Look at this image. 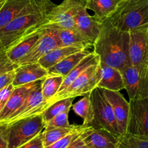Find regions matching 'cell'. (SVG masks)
<instances>
[{
	"mask_svg": "<svg viewBox=\"0 0 148 148\" xmlns=\"http://www.w3.org/2000/svg\"><path fill=\"white\" fill-rule=\"evenodd\" d=\"M118 0H86V8L94 12V17L102 23L115 10Z\"/></svg>",
	"mask_w": 148,
	"mask_h": 148,
	"instance_id": "24",
	"label": "cell"
},
{
	"mask_svg": "<svg viewBox=\"0 0 148 148\" xmlns=\"http://www.w3.org/2000/svg\"><path fill=\"white\" fill-rule=\"evenodd\" d=\"M12 85L14 88L43 79L48 75V70L39 62L20 65L15 69Z\"/></svg>",
	"mask_w": 148,
	"mask_h": 148,
	"instance_id": "17",
	"label": "cell"
},
{
	"mask_svg": "<svg viewBox=\"0 0 148 148\" xmlns=\"http://www.w3.org/2000/svg\"><path fill=\"white\" fill-rule=\"evenodd\" d=\"M89 53L87 49L79 51L65 57L57 64L48 69V73L59 75L65 77Z\"/></svg>",
	"mask_w": 148,
	"mask_h": 148,
	"instance_id": "22",
	"label": "cell"
},
{
	"mask_svg": "<svg viewBox=\"0 0 148 148\" xmlns=\"http://www.w3.org/2000/svg\"><path fill=\"white\" fill-rule=\"evenodd\" d=\"M8 124V148H17L44 130L41 114L25 117Z\"/></svg>",
	"mask_w": 148,
	"mask_h": 148,
	"instance_id": "4",
	"label": "cell"
},
{
	"mask_svg": "<svg viewBox=\"0 0 148 148\" xmlns=\"http://www.w3.org/2000/svg\"><path fill=\"white\" fill-rule=\"evenodd\" d=\"M41 27L52 29L59 46H75L83 49H87L93 46L75 30L60 28L52 25H44Z\"/></svg>",
	"mask_w": 148,
	"mask_h": 148,
	"instance_id": "20",
	"label": "cell"
},
{
	"mask_svg": "<svg viewBox=\"0 0 148 148\" xmlns=\"http://www.w3.org/2000/svg\"><path fill=\"white\" fill-rule=\"evenodd\" d=\"M118 1H120V0H118Z\"/></svg>",
	"mask_w": 148,
	"mask_h": 148,
	"instance_id": "40",
	"label": "cell"
},
{
	"mask_svg": "<svg viewBox=\"0 0 148 148\" xmlns=\"http://www.w3.org/2000/svg\"><path fill=\"white\" fill-rule=\"evenodd\" d=\"M42 132L17 148H44L43 143V133Z\"/></svg>",
	"mask_w": 148,
	"mask_h": 148,
	"instance_id": "33",
	"label": "cell"
},
{
	"mask_svg": "<svg viewBox=\"0 0 148 148\" xmlns=\"http://www.w3.org/2000/svg\"><path fill=\"white\" fill-rule=\"evenodd\" d=\"M129 101L148 98V69L128 64L120 70Z\"/></svg>",
	"mask_w": 148,
	"mask_h": 148,
	"instance_id": "8",
	"label": "cell"
},
{
	"mask_svg": "<svg viewBox=\"0 0 148 148\" xmlns=\"http://www.w3.org/2000/svg\"><path fill=\"white\" fill-rule=\"evenodd\" d=\"M4 1H5V0H0V10H1V7H2L3 4H4Z\"/></svg>",
	"mask_w": 148,
	"mask_h": 148,
	"instance_id": "39",
	"label": "cell"
},
{
	"mask_svg": "<svg viewBox=\"0 0 148 148\" xmlns=\"http://www.w3.org/2000/svg\"><path fill=\"white\" fill-rule=\"evenodd\" d=\"M73 110L75 114L83 119V125L91 126L94 121V113L89 95H86L84 98L72 105Z\"/></svg>",
	"mask_w": 148,
	"mask_h": 148,
	"instance_id": "26",
	"label": "cell"
},
{
	"mask_svg": "<svg viewBox=\"0 0 148 148\" xmlns=\"http://www.w3.org/2000/svg\"><path fill=\"white\" fill-rule=\"evenodd\" d=\"M41 35V29L39 27L37 30L26 35L18 41L6 49V53L9 59L12 63L18 66L19 62L31 50L33 46L40 38Z\"/></svg>",
	"mask_w": 148,
	"mask_h": 148,
	"instance_id": "18",
	"label": "cell"
},
{
	"mask_svg": "<svg viewBox=\"0 0 148 148\" xmlns=\"http://www.w3.org/2000/svg\"><path fill=\"white\" fill-rule=\"evenodd\" d=\"M99 63L89 66L82 74H81L66 89L53 97L46 104L45 108L58 100L67 98H75L77 96L89 95L90 92L97 87L100 79Z\"/></svg>",
	"mask_w": 148,
	"mask_h": 148,
	"instance_id": "6",
	"label": "cell"
},
{
	"mask_svg": "<svg viewBox=\"0 0 148 148\" xmlns=\"http://www.w3.org/2000/svg\"><path fill=\"white\" fill-rule=\"evenodd\" d=\"M75 30L92 46L100 34L102 23L87 12L86 6L78 11L75 18Z\"/></svg>",
	"mask_w": 148,
	"mask_h": 148,
	"instance_id": "14",
	"label": "cell"
},
{
	"mask_svg": "<svg viewBox=\"0 0 148 148\" xmlns=\"http://www.w3.org/2000/svg\"><path fill=\"white\" fill-rule=\"evenodd\" d=\"M74 98H67L58 100L48 106L41 112L44 122L46 123L53 117L62 112H69L72 107Z\"/></svg>",
	"mask_w": 148,
	"mask_h": 148,
	"instance_id": "27",
	"label": "cell"
},
{
	"mask_svg": "<svg viewBox=\"0 0 148 148\" xmlns=\"http://www.w3.org/2000/svg\"><path fill=\"white\" fill-rule=\"evenodd\" d=\"M86 128L87 126L83 125V124L81 126H77L75 130H73L66 136L44 148H68L78 137H81V134Z\"/></svg>",
	"mask_w": 148,
	"mask_h": 148,
	"instance_id": "30",
	"label": "cell"
},
{
	"mask_svg": "<svg viewBox=\"0 0 148 148\" xmlns=\"http://www.w3.org/2000/svg\"><path fill=\"white\" fill-rule=\"evenodd\" d=\"M40 28L41 29L40 38L28 53L19 62L18 66L38 62L42 56L49 53L50 51L55 48L59 47L57 40L52 29L44 27H41Z\"/></svg>",
	"mask_w": 148,
	"mask_h": 148,
	"instance_id": "13",
	"label": "cell"
},
{
	"mask_svg": "<svg viewBox=\"0 0 148 148\" xmlns=\"http://www.w3.org/2000/svg\"><path fill=\"white\" fill-rule=\"evenodd\" d=\"M13 90H14V86L12 84H10L0 90V111L2 110L5 104L7 103Z\"/></svg>",
	"mask_w": 148,
	"mask_h": 148,
	"instance_id": "34",
	"label": "cell"
},
{
	"mask_svg": "<svg viewBox=\"0 0 148 148\" xmlns=\"http://www.w3.org/2000/svg\"><path fill=\"white\" fill-rule=\"evenodd\" d=\"M89 98L94 113V121L91 127L105 130L120 138V134L113 108L101 88H94L89 93Z\"/></svg>",
	"mask_w": 148,
	"mask_h": 148,
	"instance_id": "5",
	"label": "cell"
},
{
	"mask_svg": "<svg viewBox=\"0 0 148 148\" xmlns=\"http://www.w3.org/2000/svg\"><path fill=\"white\" fill-rule=\"evenodd\" d=\"M68 148H89L86 145L85 143L83 141L82 138H81V136L80 137H78L71 146Z\"/></svg>",
	"mask_w": 148,
	"mask_h": 148,
	"instance_id": "37",
	"label": "cell"
},
{
	"mask_svg": "<svg viewBox=\"0 0 148 148\" xmlns=\"http://www.w3.org/2000/svg\"><path fill=\"white\" fill-rule=\"evenodd\" d=\"M99 72L100 79L97 88L119 92L124 89L123 75L120 69L100 62Z\"/></svg>",
	"mask_w": 148,
	"mask_h": 148,
	"instance_id": "19",
	"label": "cell"
},
{
	"mask_svg": "<svg viewBox=\"0 0 148 148\" xmlns=\"http://www.w3.org/2000/svg\"><path fill=\"white\" fill-rule=\"evenodd\" d=\"M42 79L37 81L34 88L26 98L21 106L12 115L6 124L35 114H41L44 110V101L41 92Z\"/></svg>",
	"mask_w": 148,
	"mask_h": 148,
	"instance_id": "11",
	"label": "cell"
},
{
	"mask_svg": "<svg viewBox=\"0 0 148 148\" xmlns=\"http://www.w3.org/2000/svg\"><path fill=\"white\" fill-rule=\"evenodd\" d=\"M36 82L37 81L14 88L7 103L0 111V125L6 124L12 115L21 106Z\"/></svg>",
	"mask_w": 148,
	"mask_h": 148,
	"instance_id": "16",
	"label": "cell"
},
{
	"mask_svg": "<svg viewBox=\"0 0 148 148\" xmlns=\"http://www.w3.org/2000/svg\"><path fill=\"white\" fill-rule=\"evenodd\" d=\"M129 33L131 64L142 69H148V23Z\"/></svg>",
	"mask_w": 148,
	"mask_h": 148,
	"instance_id": "9",
	"label": "cell"
},
{
	"mask_svg": "<svg viewBox=\"0 0 148 148\" xmlns=\"http://www.w3.org/2000/svg\"><path fill=\"white\" fill-rule=\"evenodd\" d=\"M114 27L129 32L148 23V0H120L106 19Z\"/></svg>",
	"mask_w": 148,
	"mask_h": 148,
	"instance_id": "2",
	"label": "cell"
},
{
	"mask_svg": "<svg viewBox=\"0 0 148 148\" xmlns=\"http://www.w3.org/2000/svg\"><path fill=\"white\" fill-rule=\"evenodd\" d=\"M130 114L127 132L148 138V98L129 101Z\"/></svg>",
	"mask_w": 148,
	"mask_h": 148,
	"instance_id": "10",
	"label": "cell"
},
{
	"mask_svg": "<svg viewBox=\"0 0 148 148\" xmlns=\"http://www.w3.org/2000/svg\"><path fill=\"white\" fill-rule=\"evenodd\" d=\"M100 62V56L96 54L94 52H89L87 56H86L66 76L64 77L63 82H62V85L60 87L59 92H62L64 90L66 89L81 74H82L86 69H88L89 66L92 65L97 64Z\"/></svg>",
	"mask_w": 148,
	"mask_h": 148,
	"instance_id": "21",
	"label": "cell"
},
{
	"mask_svg": "<svg viewBox=\"0 0 148 148\" xmlns=\"http://www.w3.org/2000/svg\"><path fill=\"white\" fill-rule=\"evenodd\" d=\"M94 52L100 62L121 70L129 64V33L114 27L106 20L94 43Z\"/></svg>",
	"mask_w": 148,
	"mask_h": 148,
	"instance_id": "1",
	"label": "cell"
},
{
	"mask_svg": "<svg viewBox=\"0 0 148 148\" xmlns=\"http://www.w3.org/2000/svg\"><path fill=\"white\" fill-rule=\"evenodd\" d=\"M17 66H18L17 64L12 63L9 59L5 50L0 52V75L10 71L14 70Z\"/></svg>",
	"mask_w": 148,
	"mask_h": 148,
	"instance_id": "32",
	"label": "cell"
},
{
	"mask_svg": "<svg viewBox=\"0 0 148 148\" xmlns=\"http://www.w3.org/2000/svg\"><path fill=\"white\" fill-rule=\"evenodd\" d=\"M81 138L89 148H117L118 138L103 129L89 126L81 134Z\"/></svg>",
	"mask_w": 148,
	"mask_h": 148,
	"instance_id": "15",
	"label": "cell"
},
{
	"mask_svg": "<svg viewBox=\"0 0 148 148\" xmlns=\"http://www.w3.org/2000/svg\"><path fill=\"white\" fill-rule=\"evenodd\" d=\"M49 12H38L18 16L0 29V41L4 49L18 41L26 35L41 27Z\"/></svg>",
	"mask_w": 148,
	"mask_h": 148,
	"instance_id": "3",
	"label": "cell"
},
{
	"mask_svg": "<svg viewBox=\"0 0 148 148\" xmlns=\"http://www.w3.org/2000/svg\"><path fill=\"white\" fill-rule=\"evenodd\" d=\"M0 148H8V124L0 125Z\"/></svg>",
	"mask_w": 148,
	"mask_h": 148,
	"instance_id": "35",
	"label": "cell"
},
{
	"mask_svg": "<svg viewBox=\"0 0 148 148\" xmlns=\"http://www.w3.org/2000/svg\"><path fill=\"white\" fill-rule=\"evenodd\" d=\"M5 50V49H4V46H3V44L1 43V42L0 41V52L2 51H4Z\"/></svg>",
	"mask_w": 148,
	"mask_h": 148,
	"instance_id": "38",
	"label": "cell"
},
{
	"mask_svg": "<svg viewBox=\"0 0 148 148\" xmlns=\"http://www.w3.org/2000/svg\"><path fill=\"white\" fill-rule=\"evenodd\" d=\"M117 148H148V138L126 133L118 139Z\"/></svg>",
	"mask_w": 148,
	"mask_h": 148,
	"instance_id": "28",
	"label": "cell"
},
{
	"mask_svg": "<svg viewBox=\"0 0 148 148\" xmlns=\"http://www.w3.org/2000/svg\"><path fill=\"white\" fill-rule=\"evenodd\" d=\"M81 50L84 49L75 46H59L55 48L46 55L42 56L38 62L48 70L69 55Z\"/></svg>",
	"mask_w": 148,
	"mask_h": 148,
	"instance_id": "23",
	"label": "cell"
},
{
	"mask_svg": "<svg viewBox=\"0 0 148 148\" xmlns=\"http://www.w3.org/2000/svg\"><path fill=\"white\" fill-rule=\"evenodd\" d=\"M63 79L64 77L53 74H48L47 76L42 79L41 92L44 101V109L46 104L59 92Z\"/></svg>",
	"mask_w": 148,
	"mask_h": 148,
	"instance_id": "25",
	"label": "cell"
},
{
	"mask_svg": "<svg viewBox=\"0 0 148 148\" xmlns=\"http://www.w3.org/2000/svg\"><path fill=\"white\" fill-rule=\"evenodd\" d=\"M68 114L69 112H62L45 123L44 130H52L59 127H71L73 125L70 124L68 121Z\"/></svg>",
	"mask_w": 148,
	"mask_h": 148,
	"instance_id": "31",
	"label": "cell"
},
{
	"mask_svg": "<svg viewBox=\"0 0 148 148\" xmlns=\"http://www.w3.org/2000/svg\"><path fill=\"white\" fill-rule=\"evenodd\" d=\"M101 90L111 105L121 137L127 132L130 114V103L119 91L109 90L102 88Z\"/></svg>",
	"mask_w": 148,
	"mask_h": 148,
	"instance_id": "12",
	"label": "cell"
},
{
	"mask_svg": "<svg viewBox=\"0 0 148 148\" xmlns=\"http://www.w3.org/2000/svg\"><path fill=\"white\" fill-rule=\"evenodd\" d=\"M86 0H63L48 12L46 22L42 26L52 25L60 28L75 30V15L83 7Z\"/></svg>",
	"mask_w": 148,
	"mask_h": 148,
	"instance_id": "7",
	"label": "cell"
},
{
	"mask_svg": "<svg viewBox=\"0 0 148 148\" xmlns=\"http://www.w3.org/2000/svg\"><path fill=\"white\" fill-rule=\"evenodd\" d=\"M15 75V72L14 69V70L10 71V72L0 75V90L3 89L4 87L12 83Z\"/></svg>",
	"mask_w": 148,
	"mask_h": 148,
	"instance_id": "36",
	"label": "cell"
},
{
	"mask_svg": "<svg viewBox=\"0 0 148 148\" xmlns=\"http://www.w3.org/2000/svg\"><path fill=\"white\" fill-rule=\"evenodd\" d=\"M76 127V125H73L71 127H59V128H55L49 130H44L42 133H43V143L44 147L49 146L66 136L73 130H75Z\"/></svg>",
	"mask_w": 148,
	"mask_h": 148,
	"instance_id": "29",
	"label": "cell"
}]
</instances>
